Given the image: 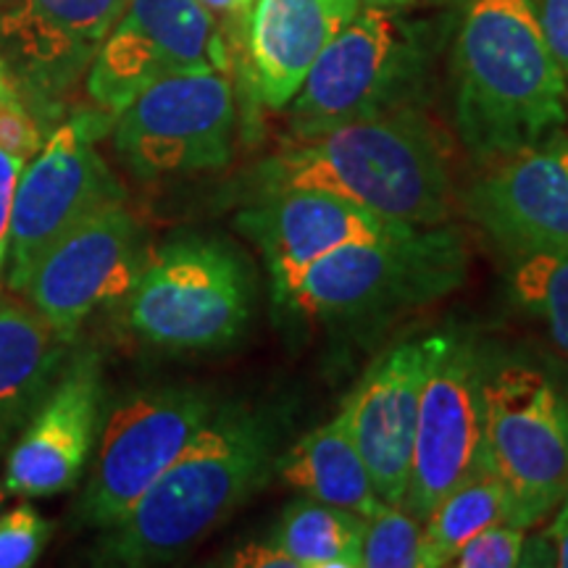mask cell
I'll return each instance as SVG.
<instances>
[{"label": "cell", "mask_w": 568, "mask_h": 568, "mask_svg": "<svg viewBox=\"0 0 568 568\" xmlns=\"http://www.w3.org/2000/svg\"><path fill=\"white\" fill-rule=\"evenodd\" d=\"M274 435L253 410H213L151 489L116 524L101 529L92 560L109 566L172 564L203 542L266 485Z\"/></svg>", "instance_id": "obj_1"}, {"label": "cell", "mask_w": 568, "mask_h": 568, "mask_svg": "<svg viewBox=\"0 0 568 568\" xmlns=\"http://www.w3.org/2000/svg\"><path fill=\"white\" fill-rule=\"evenodd\" d=\"M568 92L537 17V0H468L456 40V122L479 159L550 140Z\"/></svg>", "instance_id": "obj_2"}, {"label": "cell", "mask_w": 568, "mask_h": 568, "mask_svg": "<svg viewBox=\"0 0 568 568\" xmlns=\"http://www.w3.org/2000/svg\"><path fill=\"white\" fill-rule=\"evenodd\" d=\"M261 184L266 193L326 190L408 226H437L450 213L443 148L432 126L410 109L297 138L266 161Z\"/></svg>", "instance_id": "obj_3"}, {"label": "cell", "mask_w": 568, "mask_h": 568, "mask_svg": "<svg viewBox=\"0 0 568 568\" xmlns=\"http://www.w3.org/2000/svg\"><path fill=\"white\" fill-rule=\"evenodd\" d=\"M466 251L447 226H397L343 245L290 284L276 303L311 318H358L422 305L464 282Z\"/></svg>", "instance_id": "obj_4"}, {"label": "cell", "mask_w": 568, "mask_h": 568, "mask_svg": "<svg viewBox=\"0 0 568 568\" xmlns=\"http://www.w3.org/2000/svg\"><path fill=\"white\" fill-rule=\"evenodd\" d=\"M124 324L172 353L216 351L243 332L251 282L232 247L187 237L148 251L122 301Z\"/></svg>", "instance_id": "obj_5"}, {"label": "cell", "mask_w": 568, "mask_h": 568, "mask_svg": "<svg viewBox=\"0 0 568 568\" xmlns=\"http://www.w3.org/2000/svg\"><path fill=\"white\" fill-rule=\"evenodd\" d=\"M481 464L506 487L518 527L556 514L568 493V403L539 368L481 379Z\"/></svg>", "instance_id": "obj_6"}, {"label": "cell", "mask_w": 568, "mask_h": 568, "mask_svg": "<svg viewBox=\"0 0 568 568\" xmlns=\"http://www.w3.org/2000/svg\"><path fill=\"white\" fill-rule=\"evenodd\" d=\"M400 9L361 6L308 69L295 92V138L406 109L422 74V51Z\"/></svg>", "instance_id": "obj_7"}, {"label": "cell", "mask_w": 568, "mask_h": 568, "mask_svg": "<svg viewBox=\"0 0 568 568\" xmlns=\"http://www.w3.org/2000/svg\"><path fill=\"white\" fill-rule=\"evenodd\" d=\"M213 410L211 397L195 387H161L124 397L98 432L95 460L74 506V521L105 529L124 518Z\"/></svg>", "instance_id": "obj_8"}, {"label": "cell", "mask_w": 568, "mask_h": 568, "mask_svg": "<svg viewBox=\"0 0 568 568\" xmlns=\"http://www.w3.org/2000/svg\"><path fill=\"white\" fill-rule=\"evenodd\" d=\"M101 119L80 113L55 124L19 176L6 255V287L24 293L38 264L63 234L103 205L124 201L122 184L98 153Z\"/></svg>", "instance_id": "obj_9"}, {"label": "cell", "mask_w": 568, "mask_h": 568, "mask_svg": "<svg viewBox=\"0 0 568 568\" xmlns=\"http://www.w3.org/2000/svg\"><path fill=\"white\" fill-rule=\"evenodd\" d=\"M237 103L226 71H190L142 90L116 113L113 148L140 180L213 172L232 159Z\"/></svg>", "instance_id": "obj_10"}, {"label": "cell", "mask_w": 568, "mask_h": 568, "mask_svg": "<svg viewBox=\"0 0 568 568\" xmlns=\"http://www.w3.org/2000/svg\"><path fill=\"white\" fill-rule=\"evenodd\" d=\"M219 19L201 0H130L88 69L90 101L116 116L142 90L190 71H226Z\"/></svg>", "instance_id": "obj_11"}, {"label": "cell", "mask_w": 568, "mask_h": 568, "mask_svg": "<svg viewBox=\"0 0 568 568\" xmlns=\"http://www.w3.org/2000/svg\"><path fill=\"white\" fill-rule=\"evenodd\" d=\"M414 460L403 508L424 521L432 506L481 464V374L456 335L424 339Z\"/></svg>", "instance_id": "obj_12"}, {"label": "cell", "mask_w": 568, "mask_h": 568, "mask_svg": "<svg viewBox=\"0 0 568 568\" xmlns=\"http://www.w3.org/2000/svg\"><path fill=\"white\" fill-rule=\"evenodd\" d=\"M145 253L140 224L124 201L109 203L42 255L21 295L74 343L84 318L130 293Z\"/></svg>", "instance_id": "obj_13"}, {"label": "cell", "mask_w": 568, "mask_h": 568, "mask_svg": "<svg viewBox=\"0 0 568 568\" xmlns=\"http://www.w3.org/2000/svg\"><path fill=\"white\" fill-rule=\"evenodd\" d=\"M101 403V358L92 351L74 353L9 450L3 466L9 495L38 500L74 489L95 450Z\"/></svg>", "instance_id": "obj_14"}, {"label": "cell", "mask_w": 568, "mask_h": 568, "mask_svg": "<svg viewBox=\"0 0 568 568\" xmlns=\"http://www.w3.org/2000/svg\"><path fill=\"white\" fill-rule=\"evenodd\" d=\"M130 0H0V55L21 98L53 105L90 69Z\"/></svg>", "instance_id": "obj_15"}, {"label": "cell", "mask_w": 568, "mask_h": 568, "mask_svg": "<svg viewBox=\"0 0 568 568\" xmlns=\"http://www.w3.org/2000/svg\"><path fill=\"white\" fill-rule=\"evenodd\" d=\"M468 209L516 255L568 247V138L495 159Z\"/></svg>", "instance_id": "obj_16"}, {"label": "cell", "mask_w": 568, "mask_h": 568, "mask_svg": "<svg viewBox=\"0 0 568 568\" xmlns=\"http://www.w3.org/2000/svg\"><path fill=\"white\" fill-rule=\"evenodd\" d=\"M397 226L408 224L387 222L343 195L314 187L272 190L240 216V230L264 253L274 301L318 258L358 240L382 237Z\"/></svg>", "instance_id": "obj_17"}, {"label": "cell", "mask_w": 568, "mask_h": 568, "mask_svg": "<svg viewBox=\"0 0 568 568\" xmlns=\"http://www.w3.org/2000/svg\"><path fill=\"white\" fill-rule=\"evenodd\" d=\"M424 353V339L395 347L339 408L376 495L393 506H403L410 479Z\"/></svg>", "instance_id": "obj_18"}, {"label": "cell", "mask_w": 568, "mask_h": 568, "mask_svg": "<svg viewBox=\"0 0 568 568\" xmlns=\"http://www.w3.org/2000/svg\"><path fill=\"white\" fill-rule=\"evenodd\" d=\"M361 9V0H255L245 45L258 98L284 109L322 51Z\"/></svg>", "instance_id": "obj_19"}, {"label": "cell", "mask_w": 568, "mask_h": 568, "mask_svg": "<svg viewBox=\"0 0 568 568\" xmlns=\"http://www.w3.org/2000/svg\"><path fill=\"white\" fill-rule=\"evenodd\" d=\"M67 339L19 293H0V447L27 424L69 353Z\"/></svg>", "instance_id": "obj_20"}, {"label": "cell", "mask_w": 568, "mask_h": 568, "mask_svg": "<svg viewBox=\"0 0 568 568\" xmlns=\"http://www.w3.org/2000/svg\"><path fill=\"white\" fill-rule=\"evenodd\" d=\"M276 474L303 497L351 510L358 518L372 516L385 503L376 495L343 414L297 439L276 460Z\"/></svg>", "instance_id": "obj_21"}, {"label": "cell", "mask_w": 568, "mask_h": 568, "mask_svg": "<svg viewBox=\"0 0 568 568\" xmlns=\"http://www.w3.org/2000/svg\"><path fill=\"white\" fill-rule=\"evenodd\" d=\"M500 521H510L508 493L503 481L479 464L447 489L422 521L426 568L450 566L468 539Z\"/></svg>", "instance_id": "obj_22"}, {"label": "cell", "mask_w": 568, "mask_h": 568, "mask_svg": "<svg viewBox=\"0 0 568 568\" xmlns=\"http://www.w3.org/2000/svg\"><path fill=\"white\" fill-rule=\"evenodd\" d=\"M364 518L301 497L282 514L272 539L297 568H361Z\"/></svg>", "instance_id": "obj_23"}, {"label": "cell", "mask_w": 568, "mask_h": 568, "mask_svg": "<svg viewBox=\"0 0 568 568\" xmlns=\"http://www.w3.org/2000/svg\"><path fill=\"white\" fill-rule=\"evenodd\" d=\"M510 290L529 314L542 318L552 343L568 355V247L518 255Z\"/></svg>", "instance_id": "obj_24"}, {"label": "cell", "mask_w": 568, "mask_h": 568, "mask_svg": "<svg viewBox=\"0 0 568 568\" xmlns=\"http://www.w3.org/2000/svg\"><path fill=\"white\" fill-rule=\"evenodd\" d=\"M361 568H426L424 524L403 506L382 503L364 518Z\"/></svg>", "instance_id": "obj_25"}, {"label": "cell", "mask_w": 568, "mask_h": 568, "mask_svg": "<svg viewBox=\"0 0 568 568\" xmlns=\"http://www.w3.org/2000/svg\"><path fill=\"white\" fill-rule=\"evenodd\" d=\"M53 537V524L30 503H19L0 516V568H30Z\"/></svg>", "instance_id": "obj_26"}, {"label": "cell", "mask_w": 568, "mask_h": 568, "mask_svg": "<svg viewBox=\"0 0 568 568\" xmlns=\"http://www.w3.org/2000/svg\"><path fill=\"white\" fill-rule=\"evenodd\" d=\"M527 529L514 521H500L481 529L456 552L450 566L460 568H510L521 566Z\"/></svg>", "instance_id": "obj_27"}, {"label": "cell", "mask_w": 568, "mask_h": 568, "mask_svg": "<svg viewBox=\"0 0 568 568\" xmlns=\"http://www.w3.org/2000/svg\"><path fill=\"white\" fill-rule=\"evenodd\" d=\"M48 134L21 92L0 98V148L21 161H32L45 145Z\"/></svg>", "instance_id": "obj_28"}, {"label": "cell", "mask_w": 568, "mask_h": 568, "mask_svg": "<svg viewBox=\"0 0 568 568\" xmlns=\"http://www.w3.org/2000/svg\"><path fill=\"white\" fill-rule=\"evenodd\" d=\"M537 17L568 92V0H537Z\"/></svg>", "instance_id": "obj_29"}, {"label": "cell", "mask_w": 568, "mask_h": 568, "mask_svg": "<svg viewBox=\"0 0 568 568\" xmlns=\"http://www.w3.org/2000/svg\"><path fill=\"white\" fill-rule=\"evenodd\" d=\"M27 163L0 148V274L6 272V255H9V234L13 216V197H17L19 176Z\"/></svg>", "instance_id": "obj_30"}, {"label": "cell", "mask_w": 568, "mask_h": 568, "mask_svg": "<svg viewBox=\"0 0 568 568\" xmlns=\"http://www.w3.org/2000/svg\"><path fill=\"white\" fill-rule=\"evenodd\" d=\"M230 564L247 568H297L295 560L274 539H268V542H251L245 548L234 550Z\"/></svg>", "instance_id": "obj_31"}, {"label": "cell", "mask_w": 568, "mask_h": 568, "mask_svg": "<svg viewBox=\"0 0 568 568\" xmlns=\"http://www.w3.org/2000/svg\"><path fill=\"white\" fill-rule=\"evenodd\" d=\"M550 542H552V564L568 568V495L556 508V518L550 524Z\"/></svg>", "instance_id": "obj_32"}, {"label": "cell", "mask_w": 568, "mask_h": 568, "mask_svg": "<svg viewBox=\"0 0 568 568\" xmlns=\"http://www.w3.org/2000/svg\"><path fill=\"white\" fill-rule=\"evenodd\" d=\"M213 17H226V19H247L255 0H201Z\"/></svg>", "instance_id": "obj_33"}, {"label": "cell", "mask_w": 568, "mask_h": 568, "mask_svg": "<svg viewBox=\"0 0 568 568\" xmlns=\"http://www.w3.org/2000/svg\"><path fill=\"white\" fill-rule=\"evenodd\" d=\"M13 92H19V84H17V80H13L11 69L6 67L3 55H0V98L13 95Z\"/></svg>", "instance_id": "obj_34"}, {"label": "cell", "mask_w": 568, "mask_h": 568, "mask_svg": "<svg viewBox=\"0 0 568 568\" xmlns=\"http://www.w3.org/2000/svg\"><path fill=\"white\" fill-rule=\"evenodd\" d=\"M414 0H361V6H385V9H406Z\"/></svg>", "instance_id": "obj_35"}, {"label": "cell", "mask_w": 568, "mask_h": 568, "mask_svg": "<svg viewBox=\"0 0 568 568\" xmlns=\"http://www.w3.org/2000/svg\"><path fill=\"white\" fill-rule=\"evenodd\" d=\"M0 450H3V447H0ZM0 456H3V453H0ZM6 495H9V489H6V481H3V468H0V508H3Z\"/></svg>", "instance_id": "obj_36"}, {"label": "cell", "mask_w": 568, "mask_h": 568, "mask_svg": "<svg viewBox=\"0 0 568 568\" xmlns=\"http://www.w3.org/2000/svg\"><path fill=\"white\" fill-rule=\"evenodd\" d=\"M0 293H3V274H0Z\"/></svg>", "instance_id": "obj_37"}, {"label": "cell", "mask_w": 568, "mask_h": 568, "mask_svg": "<svg viewBox=\"0 0 568 568\" xmlns=\"http://www.w3.org/2000/svg\"><path fill=\"white\" fill-rule=\"evenodd\" d=\"M566 495H568V493H566Z\"/></svg>", "instance_id": "obj_38"}]
</instances>
